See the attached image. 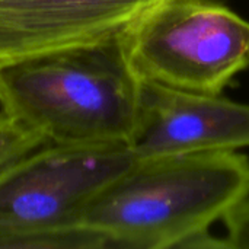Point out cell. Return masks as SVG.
<instances>
[{
	"label": "cell",
	"mask_w": 249,
	"mask_h": 249,
	"mask_svg": "<svg viewBox=\"0 0 249 249\" xmlns=\"http://www.w3.org/2000/svg\"><path fill=\"white\" fill-rule=\"evenodd\" d=\"M249 196V159L212 152L136 159L83 209L77 226L107 248H185Z\"/></svg>",
	"instance_id": "1"
},
{
	"label": "cell",
	"mask_w": 249,
	"mask_h": 249,
	"mask_svg": "<svg viewBox=\"0 0 249 249\" xmlns=\"http://www.w3.org/2000/svg\"><path fill=\"white\" fill-rule=\"evenodd\" d=\"M140 108L121 34L0 69V109L47 142L131 147Z\"/></svg>",
	"instance_id": "2"
},
{
	"label": "cell",
	"mask_w": 249,
	"mask_h": 249,
	"mask_svg": "<svg viewBox=\"0 0 249 249\" xmlns=\"http://www.w3.org/2000/svg\"><path fill=\"white\" fill-rule=\"evenodd\" d=\"M142 82L222 93L249 66V20L213 0H169L123 34Z\"/></svg>",
	"instance_id": "3"
},
{
	"label": "cell",
	"mask_w": 249,
	"mask_h": 249,
	"mask_svg": "<svg viewBox=\"0 0 249 249\" xmlns=\"http://www.w3.org/2000/svg\"><path fill=\"white\" fill-rule=\"evenodd\" d=\"M136 159L128 144L45 142L10 162L0 169V248L77 228L86 204Z\"/></svg>",
	"instance_id": "4"
},
{
	"label": "cell",
	"mask_w": 249,
	"mask_h": 249,
	"mask_svg": "<svg viewBox=\"0 0 249 249\" xmlns=\"http://www.w3.org/2000/svg\"><path fill=\"white\" fill-rule=\"evenodd\" d=\"M169 0H0V69L123 34Z\"/></svg>",
	"instance_id": "5"
},
{
	"label": "cell",
	"mask_w": 249,
	"mask_h": 249,
	"mask_svg": "<svg viewBox=\"0 0 249 249\" xmlns=\"http://www.w3.org/2000/svg\"><path fill=\"white\" fill-rule=\"evenodd\" d=\"M249 147V105L142 82V108L131 150L137 159L238 152Z\"/></svg>",
	"instance_id": "6"
},
{
	"label": "cell",
	"mask_w": 249,
	"mask_h": 249,
	"mask_svg": "<svg viewBox=\"0 0 249 249\" xmlns=\"http://www.w3.org/2000/svg\"><path fill=\"white\" fill-rule=\"evenodd\" d=\"M45 142L47 139L39 131L22 124L0 109V169Z\"/></svg>",
	"instance_id": "7"
},
{
	"label": "cell",
	"mask_w": 249,
	"mask_h": 249,
	"mask_svg": "<svg viewBox=\"0 0 249 249\" xmlns=\"http://www.w3.org/2000/svg\"><path fill=\"white\" fill-rule=\"evenodd\" d=\"M222 220L226 226L228 248L249 249V196L236 203Z\"/></svg>",
	"instance_id": "8"
}]
</instances>
